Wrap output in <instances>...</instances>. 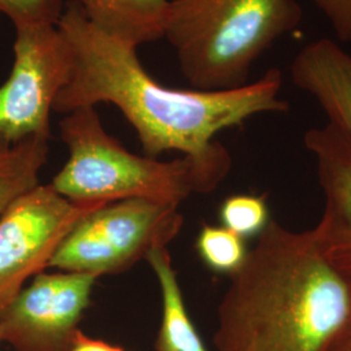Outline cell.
Returning <instances> with one entry per match:
<instances>
[{"label": "cell", "mask_w": 351, "mask_h": 351, "mask_svg": "<svg viewBox=\"0 0 351 351\" xmlns=\"http://www.w3.org/2000/svg\"><path fill=\"white\" fill-rule=\"evenodd\" d=\"M73 52V72L59 93L53 112L112 104L138 136L145 155L176 151L203 158L223 145L215 137L264 113L288 112L281 98L282 72L267 71L255 82L219 91L167 88L151 77L137 47L91 25L72 0L56 24Z\"/></svg>", "instance_id": "cell-1"}, {"label": "cell", "mask_w": 351, "mask_h": 351, "mask_svg": "<svg viewBox=\"0 0 351 351\" xmlns=\"http://www.w3.org/2000/svg\"><path fill=\"white\" fill-rule=\"evenodd\" d=\"M217 307V351H330L351 319V277L313 229L271 220Z\"/></svg>", "instance_id": "cell-2"}, {"label": "cell", "mask_w": 351, "mask_h": 351, "mask_svg": "<svg viewBox=\"0 0 351 351\" xmlns=\"http://www.w3.org/2000/svg\"><path fill=\"white\" fill-rule=\"evenodd\" d=\"M68 159L51 186L75 202L111 203L142 198L180 206L224 181L232 156L223 145L211 155L160 160L125 149L104 129L97 107H81L60 121Z\"/></svg>", "instance_id": "cell-3"}, {"label": "cell", "mask_w": 351, "mask_h": 351, "mask_svg": "<svg viewBox=\"0 0 351 351\" xmlns=\"http://www.w3.org/2000/svg\"><path fill=\"white\" fill-rule=\"evenodd\" d=\"M302 20L297 0H169L164 38L191 88L232 90Z\"/></svg>", "instance_id": "cell-4"}, {"label": "cell", "mask_w": 351, "mask_h": 351, "mask_svg": "<svg viewBox=\"0 0 351 351\" xmlns=\"http://www.w3.org/2000/svg\"><path fill=\"white\" fill-rule=\"evenodd\" d=\"M182 224L176 204L142 198L111 202L72 229L47 269L95 277L125 272L151 251L167 247Z\"/></svg>", "instance_id": "cell-5"}, {"label": "cell", "mask_w": 351, "mask_h": 351, "mask_svg": "<svg viewBox=\"0 0 351 351\" xmlns=\"http://www.w3.org/2000/svg\"><path fill=\"white\" fill-rule=\"evenodd\" d=\"M11 73L0 86V141L51 138L53 104L73 72V52L58 25H14Z\"/></svg>", "instance_id": "cell-6"}, {"label": "cell", "mask_w": 351, "mask_h": 351, "mask_svg": "<svg viewBox=\"0 0 351 351\" xmlns=\"http://www.w3.org/2000/svg\"><path fill=\"white\" fill-rule=\"evenodd\" d=\"M103 206L71 201L50 184H39L13 203L0 217V311L49 268L72 229Z\"/></svg>", "instance_id": "cell-7"}, {"label": "cell", "mask_w": 351, "mask_h": 351, "mask_svg": "<svg viewBox=\"0 0 351 351\" xmlns=\"http://www.w3.org/2000/svg\"><path fill=\"white\" fill-rule=\"evenodd\" d=\"M98 277L40 272L0 311V342L13 351H71Z\"/></svg>", "instance_id": "cell-8"}, {"label": "cell", "mask_w": 351, "mask_h": 351, "mask_svg": "<svg viewBox=\"0 0 351 351\" xmlns=\"http://www.w3.org/2000/svg\"><path fill=\"white\" fill-rule=\"evenodd\" d=\"M304 146L314 158L324 195L315 239L326 259L351 277V141L326 123L306 132Z\"/></svg>", "instance_id": "cell-9"}, {"label": "cell", "mask_w": 351, "mask_h": 351, "mask_svg": "<svg viewBox=\"0 0 351 351\" xmlns=\"http://www.w3.org/2000/svg\"><path fill=\"white\" fill-rule=\"evenodd\" d=\"M293 84L313 97L328 123L351 141V53L337 40L319 38L303 46L290 65Z\"/></svg>", "instance_id": "cell-10"}, {"label": "cell", "mask_w": 351, "mask_h": 351, "mask_svg": "<svg viewBox=\"0 0 351 351\" xmlns=\"http://www.w3.org/2000/svg\"><path fill=\"white\" fill-rule=\"evenodd\" d=\"M91 25L130 46L164 38L169 0H72Z\"/></svg>", "instance_id": "cell-11"}, {"label": "cell", "mask_w": 351, "mask_h": 351, "mask_svg": "<svg viewBox=\"0 0 351 351\" xmlns=\"http://www.w3.org/2000/svg\"><path fill=\"white\" fill-rule=\"evenodd\" d=\"M162 293L163 314L155 343L156 351H208L189 316L172 258L167 247L151 251L146 256Z\"/></svg>", "instance_id": "cell-12"}, {"label": "cell", "mask_w": 351, "mask_h": 351, "mask_svg": "<svg viewBox=\"0 0 351 351\" xmlns=\"http://www.w3.org/2000/svg\"><path fill=\"white\" fill-rule=\"evenodd\" d=\"M50 139L0 141V217L27 191L39 185V175L49 160Z\"/></svg>", "instance_id": "cell-13"}, {"label": "cell", "mask_w": 351, "mask_h": 351, "mask_svg": "<svg viewBox=\"0 0 351 351\" xmlns=\"http://www.w3.org/2000/svg\"><path fill=\"white\" fill-rule=\"evenodd\" d=\"M195 249L202 259L215 274L232 276L236 274L249 254L245 239L224 226H202Z\"/></svg>", "instance_id": "cell-14"}, {"label": "cell", "mask_w": 351, "mask_h": 351, "mask_svg": "<svg viewBox=\"0 0 351 351\" xmlns=\"http://www.w3.org/2000/svg\"><path fill=\"white\" fill-rule=\"evenodd\" d=\"M219 217L221 226L245 239L258 237L272 220L267 195L251 194L228 197L220 206Z\"/></svg>", "instance_id": "cell-15"}, {"label": "cell", "mask_w": 351, "mask_h": 351, "mask_svg": "<svg viewBox=\"0 0 351 351\" xmlns=\"http://www.w3.org/2000/svg\"><path fill=\"white\" fill-rule=\"evenodd\" d=\"M63 0H0V13L5 14L13 26L20 24L56 25L64 12Z\"/></svg>", "instance_id": "cell-16"}, {"label": "cell", "mask_w": 351, "mask_h": 351, "mask_svg": "<svg viewBox=\"0 0 351 351\" xmlns=\"http://www.w3.org/2000/svg\"><path fill=\"white\" fill-rule=\"evenodd\" d=\"M339 43H351V0H314Z\"/></svg>", "instance_id": "cell-17"}, {"label": "cell", "mask_w": 351, "mask_h": 351, "mask_svg": "<svg viewBox=\"0 0 351 351\" xmlns=\"http://www.w3.org/2000/svg\"><path fill=\"white\" fill-rule=\"evenodd\" d=\"M71 351H125L121 346L113 345L111 342L86 336L81 329L75 336V342Z\"/></svg>", "instance_id": "cell-18"}, {"label": "cell", "mask_w": 351, "mask_h": 351, "mask_svg": "<svg viewBox=\"0 0 351 351\" xmlns=\"http://www.w3.org/2000/svg\"><path fill=\"white\" fill-rule=\"evenodd\" d=\"M330 351H351V332H345Z\"/></svg>", "instance_id": "cell-19"}, {"label": "cell", "mask_w": 351, "mask_h": 351, "mask_svg": "<svg viewBox=\"0 0 351 351\" xmlns=\"http://www.w3.org/2000/svg\"><path fill=\"white\" fill-rule=\"evenodd\" d=\"M346 332H351V319L350 323H349V326H348V329H346Z\"/></svg>", "instance_id": "cell-20"}]
</instances>
